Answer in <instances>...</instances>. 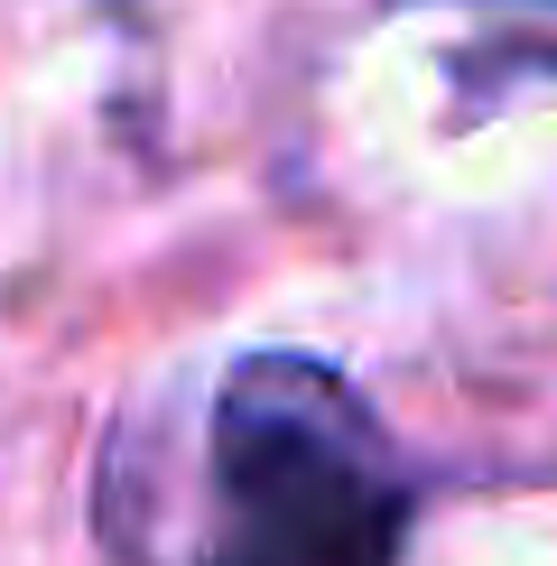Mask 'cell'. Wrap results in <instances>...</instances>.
<instances>
[{
	"label": "cell",
	"instance_id": "obj_2",
	"mask_svg": "<svg viewBox=\"0 0 557 566\" xmlns=\"http://www.w3.org/2000/svg\"><path fill=\"white\" fill-rule=\"evenodd\" d=\"M502 10H511L502 56L511 65H548V75H557V0H502Z\"/></svg>",
	"mask_w": 557,
	"mask_h": 566
},
{
	"label": "cell",
	"instance_id": "obj_1",
	"mask_svg": "<svg viewBox=\"0 0 557 566\" xmlns=\"http://www.w3.org/2000/svg\"><path fill=\"white\" fill-rule=\"evenodd\" d=\"M400 455L325 363L261 353L223 381L196 566H400Z\"/></svg>",
	"mask_w": 557,
	"mask_h": 566
}]
</instances>
